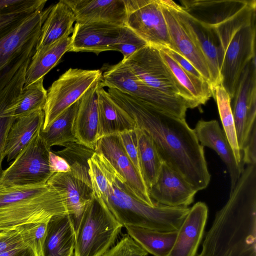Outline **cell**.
I'll list each match as a JSON object with an SVG mask.
<instances>
[{
    "mask_svg": "<svg viewBox=\"0 0 256 256\" xmlns=\"http://www.w3.org/2000/svg\"><path fill=\"white\" fill-rule=\"evenodd\" d=\"M158 48L163 60L175 79L184 99L190 104L192 108L205 104L213 96L210 83L184 70L162 48Z\"/></svg>",
    "mask_w": 256,
    "mask_h": 256,
    "instance_id": "cell-26",
    "label": "cell"
},
{
    "mask_svg": "<svg viewBox=\"0 0 256 256\" xmlns=\"http://www.w3.org/2000/svg\"><path fill=\"white\" fill-rule=\"evenodd\" d=\"M243 164H256V125H255L242 150Z\"/></svg>",
    "mask_w": 256,
    "mask_h": 256,
    "instance_id": "cell-43",
    "label": "cell"
},
{
    "mask_svg": "<svg viewBox=\"0 0 256 256\" xmlns=\"http://www.w3.org/2000/svg\"><path fill=\"white\" fill-rule=\"evenodd\" d=\"M76 21L75 15L70 6L61 0L52 5L51 10L42 25L36 51L40 50L70 36Z\"/></svg>",
    "mask_w": 256,
    "mask_h": 256,
    "instance_id": "cell-27",
    "label": "cell"
},
{
    "mask_svg": "<svg viewBox=\"0 0 256 256\" xmlns=\"http://www.w3.org/2000/svg\"><path fill=\"white\" fill-rule=\"evenodd\" d=\"M160 48H162L175 62H176L184 70L198 78L204 80L200 73L194 66V65L192 64L190 61L186 60L178 52L169 47Z\"/></svg>",
    "mask_w": 256,
    "mask_h": 256,
    "instance_id": "cell-44",
    "label": "cell"
},
{
    "mask_svg": "<svg viewBox=\"0 0 256 256\" xmlns=\"http://www.w3.org/2000/svg\"><path fill=\"white\" fill-rule=\"evenodd\" d=\"M0 256H34L32 250L27 248H14L0 254Z\"/></svg>",
    "mask_w": 256,
    "mask_h": 256,
    "instance_id": "cell-46",
    "label": "cell"
},
{
    "mask_svg": "<svg viewBox=\"0 0 256 256\" xmlns=\"http://www.w3.org/2000/svg\"><path fill=\"white\" fill-rule=\"evenodd\" d=\"M48 222L28 223L14 228L20 236L25 246L33 252L34 256H44Z\"/></svg>",
    "mask_w": 256,
    "mask_h": 256,
    "instance_id": "cell-38",
    "label": "cell"
},
{
    "mask_svg": "<svg viewBox=\"0 0 256 256\" xmlns=\"http://www.w3.org/2000/svg\"><path fill=\"white\" fill-rule=\"evenodd\" d=\"M125 26L148 44L172 48L166 23L158 0H124Z\"/></svg>",
    "mask_w": 256,
    "mask_h": 256,
    "instance_id": "cell-11",
    "label": "cell"
},
{
    "mask_svg": "<svg viewBox=\"0 0 256 256\" xmlns=\"http://www.w3.org/2000/svg\"><path fill=\"white\" fill-rule=\"evenodd\" d=\"M148 44L134 31L124 26L121 28L119 36L113 48L123 55L125 60L135 52L146 46Z\"/></svg>",
    "mask_w": 256,
    "mask_h": 256,
    "instance_id": "cell-39",
    "label": "cell"
},
{
    "mask_svg": "<svg viewBox=\"0 0 256 256\" xmlns=\"http://www.w3.org/2000/svg\"><path fill=\"white\" fill-rule=\"evenodd\" d=\"M38 132L0 175V184L24 186L47 183L54 174L49 165V148Z\"/></svg>",
    "mask_w": 256,
    "mask_h": 256,
    "instance_id": "cell-10",
    "label": "cell"
},
{
    "mask_svg": "<svg viewBox=\"0 0 256 256\" xmlns=\"http://www.w3.org/2000/svg\"><path fill=\"white\" fill-rule=\"evenodd\" d=\"M124 180L112 166L108 177L109 190L102 202L124 226L130 225L161 232L178 230L186 216L188 206H148L126 190Z\"/></svg>",
    "mask_w": 256,
    "mask_h": 256,
    "instance_id": "cell-5",
    "label": "cell"
},
{
    "mask_svg": "<svg viewBox=\"0 0 256 256\" xmlns=\"http://www.w3.org/2000/svg\"><path fill=\"white\" fill-rule=\"evenodd\" d=\"M26 247L14 228L0 231V254L17 248Z\"/></svg>",
    "mask_w": 256,
    "mask_h": 256,
    "instance_id": "cell-42",
    "label": "cell"
},
{
    "mask_svg": "<svg viewBox=\"0 0 256 256\" xmlns=\"http://www.w3.org/2000/svg\"><path fill=\"white\" fill-rule=\"evenodd\" d=\"M135 132L141 175L148 190L156 181L162 161L150 136L138 128Z\"/></svg>",
    "mask_w": 256,
    "mask_h": 256,
    "instance_id": "cell-33",
    "label": "cell"
},
{
    "mask_svg": "<svg viewBox=\"0 0 256 256\" xmlns=\"http://www.w3.org/2000/svg\"><path fill=\"white\" fill-rule=\"evenodd\" d=\"M44 78L23 88L15 106L14 118L16 120L36 110H43L47 98V90L44 86Z\"/></svg>",
    "mask_w": 256,
    "mask_h": 256,
    "instance_id": "cell-37",
    "label": "cell"
},
{
    "mask_svg": "<svg viewBox=\"0 0 256 256\" xmlns=\"http://www.w3.org/2000/svg\"><path fill=\"white\" fill-rule=\"evenodd\" d=\"M79 100L64 112L47 128L40 130V135L49 148L54 146L64 147L70 142H78L74 122Z\"/></svg>",
    "mask_w": 256,
    "mask_h": 256,
    "instance_id": "cell-34",
    "label": "cell"
},
{
    "mask_svg": "<svg viewBox=\"0 0 256 256\" xmlns=\"http://www.w3.org/2000/svg\"><path fill=\"white\" fill-rule=\"evenodd\" d=\"M223 127V130L233 150L237 162L244 168L242 162V155L236 138L234 117L231 108V99L221 84L212 89Z\"/></svg>",
    "mask_w": 256,
    "mask_h": 256,
    "instance_id": "cell-36",
    "label": "cell"
},
{
    "mask_svg": "<svg viewBox=\"0 0 256 256\" xmlns=\"http://www.w3.org/2000/svg\"><path fill=\"white\" fill-rule=\"evenodd\" d=\"M100 70L70 68L56 80L47 90L43 109L45 130L64 112L78 102L98 80H102Z\"/></svg>",
    "mask_w": 256,
    "mask_h": 256,
    "instance_id": "cell-9",
    "label": "cell"
},
{
    "mask_svg": "<svg viewBox=\"0 0 256 256\" xmlns=\"http://www.w3.org/2000/svg\"><path fill=\"white\" fill-rule=\"evenodd\" d=\"M196 256H256V164L244 168Z\"/></svg>",
    "mask_w": 256,
    "mask_h": 256,
    "instance_id": "cell-3",
    "label": "cell"
},
{
    "mask_svg": "<svg viewBox=\"0 0 256 256\" xmlns=\"http://www.w3.org/2000/svg\"><path fill=\"white\" fill-rule=\"evenodd\" d=\"M124 226L96 196L76 226L74 256H101L114 245Z\"/></svg>",
    "mask_w": 256,
    "mask_h": 256,
    "instance_id": "cell-6",
    "label": "cell"
},
{
    "mask_svg": "<svg viewBox=\"0 0 256 256\" xmlns=\"http://www.w3.org/2000/svg\"><path fill=\"white\" fill-rule=\"evenodd\" d=\"M30 58L20 68L10 82L0 90V175L2 172V163L5 158L4 150L9 130L16 120L15 106L22 91L26 73Z\"/></svg>",
    "mask_w": 256,
    "mask_h": 256,
    "instance_id": "cell-24",
    "label": "cell"
},
{
    "mask_svg": "<svg viewBox=\"0 0 256 256\" xmlns=\"http://www.w3.org/2000/svg\"><path fill=\"white\" fill-rule=\"evenodd\" d=\"M122 61L148 86L168 96L184 99L158 48L147 44Z\"/></svg>",
    "mask_w": 256,
    "mask_h": 256,
    "instance_id": "cell-12",
    "label": "cell"
},
{
    "mask_svg": "<svg viewBox=\"0 0 256 256\" xmlns=\"http://www.w3.org/2000/svg\"><path fill=\"white\" fill-rule=\"evenodd\" d=\"M72 10L76 22H106L124 26V0H64Z\"/></svg>",
    "mask_w": 256,
    "mask_h": 256,
    "instance_id": "cell-21",
    "label": "cell"
},
{
    "mask_svg": "<svg viewBox=\"0 0 256 256\" xmlns=\"http://www.w3.org/2000/svg\"><path fill=\"white\" fill-rule=\"evenodd\" d=\"M198 191L181 174L162 162L155 184L148 189L156 203L168 206H188Z\"/></svg>",
    "mask_w": 256,
    "mask_h": 256,
    "instance_id": "cell-16",
    "label": "cell"
},
{
    "mask_svg": "<svg viewBox=\"0 0 256 256\" xmlns=\"http://www.w3.org/2000/svg\"><path fill=\"white\" fill-rule=\"evenodd\" d=\"M170 7L204 56L211 78L212 89L220 84V69L222 53L216 32L210 26L200 22L172 0H161Z\"/></svg>",
    "mask_w": 256,
    "mask_h": 256,
    "instance_id": "cell-15",
    "label": "cell"
},
{
    "mask_svg": "<svg viewBox=\"0 0 256 256\" xmlns=\"http://www.w3.org/2000/svg\"><path fill=\"white\" fill-rule=\"evenodd\" d=\"M48 160L50 170L54 174L70 172V168L66 160L51 150L50 152Z\"/></svg>",
    "mask_w": 256,
    "mask_h": 256,
    "instance_id": "cell-45",
    "label": "cell"
},
{
    "mask_svg": "<svg viewBox=\"0 0 256 256\" xmlns=\"http://www.w3.org/2000/svg\"><path fill=\"white\" fill-rule=\"evenodd\" d=\"M118 135L126 154L142 176L138 162L135 130L125 131L118 134Z\"/></svg>",
    "mask_w": 256,
    "mask_h": 256,
    "instance_id": "cell-41",
    "label": "cell"
},
{
    "mask_svg": "<svg viewBox=\"0 0 256 256\" xmlns=\"http://www.w3.org/2000/svg\"><path fill=\"white\" fill-rule=\"evenodd\" d=\"M66 214L68 212L64 193L47 183L0 184V231Z\"/></svg>",
    "mask_w": 256,
    "mask_h": 256,
    "instance_id": "cell-4",
    "label": "cell"
},
{
    "mask_svg": "<svg viewBox=\"0 0 256 256\" xmlns=\"http://www.w3.org/2000/svg\"><path fill=\"white\" fill-rule=\"evenodd\" d=\"M47 184L64 193L68 214L73 216L76 226L86 204L93 197L92 187L70 172L54 173Z\"/></svg>",
    "mask_w": 256,
    "mask_h": 256,
    "instance_id": "cell-28",
    "label": "cell"
},
{
    "mask_svg": "<svg viewBox=\"0 0 256 256\" xmlns=\"http://www.w3.org/2000/svg\"><path fill=\"white\" fill-rule=\"evenodd\" d=\"M44 119L43 110H38L16 119L8 133L4 156L7 161L13 160L42 128Z\"/></svg>",
    "mask_w": 256,
    "mask_h": 256,
    "instance_id": "cell-29",
    "label": "cell"
},
{
    "mask_svg": "<svg viewBox=\"0 0 256 256\" xmlns=\"http://www.w3.org/2000/svg\"><path fill=\"white\" fill-rule=\"evenodd\" d=\"M200 144L214 150L226 164L230 176V192L244 169L237 162L226 136L218 120H200L194 129Z\"/></svg>",
    "mask_w": 256,
    "mask_h": 256,
    "instance_id": "cell-18",
    "label": "cell"
},
{
    "mask_svg": "<svg viewBox=\"0 0 256 256\" xmlns=\"http://www.w3.org/2000/svg\"><path fill=\"white\" fill-rule=\"evenodd\" d=\"M181 6L212 27L222 53L220 84L232 99L241 74L256 56V0H182Z\"/></svg>",
    "mask_w": 256,
    "mask_h": 256,
    "instance_id": "cell-2",
    "label": "cell"
},
{
    "mask_svg": "<svg viewBox=\"0 0 256 256\" xmlns=\"http://www.w3.org/2000/svg\"><path fill=\"white\" fill-rule=\"evenodd\" d=\"M232 100L231 108L236 138L242 153L254 126L256 125V56L247 64L241 74Z\"/></svg>",
    "mask_w": 256,
    "mask_h": 256,
    "instance_id": "cell-13",
    "label": "cell"
},
{
    "mask_svg": "<svg viewBox=\"0 0 256 256\" xmlns=\"http://www.w3.org/2000/svg\"><path fill=\"white\" fill-rule=\"evenodd\" d=\"M95 152L102 154L124 180L123 185L128 193L144 204H157L150 198L148 189L138 170L126 154L118 135L104 136L98 139Z\"/></svg>",
    "mask_w": 256,
    "mask_h": 256,
    "instance_id": "cell-14",
    "label": "cell"
},
{
    "mask_svg": "<svg viewBox=\"0 0 256 256\" xmlns=\"http://www.w3.org/2000/svg\"><path fill=\"white\" fill-rule=\"evenodd\" d=\"M46 0H0V38L17 28L28 18L44 10Z\"/></svg>",
    "mask_w": 256,
    "mask_h": 256,
    "instance_id": "cell-31",
    "label": "cell"
},
{
    "mask_svg": "<svg viewBox=\"0 0 256 256\" xmlns=\"http://www.w3.org/2000/svg\"><path fill=\"white\" fill-rule=\"evenodd\" d=\"M54 152L68 163L70 168V173L73 176L92 187L88 160L94 154V150L74 142L67 144L63 149Z\"/></svg>",
    "mask_w": 256,
    "mask_h": 256,
    "instance_id": "cell-35",
    "label": "cell"
},
{
    "mask_svg": "<svg viewBox=\"0 0 256 256\" xmlns=\"http://www.w3.org/2000/svg\"><path fill=\"white\" fill-rule=\"evenodd\" d=\"M52 7L36 12L14 30L0 38V90L34 54L42 25Z\"/></svg>",
    "mask_w": 256,
    "mask_h": 256,
    "instance_id": "cell-8",
    "label": "cell"
},
{
    "mask_svg": "<svg viewBox=\"0 0 256 256\" xmlns=\"http://www.w3.org/2000/svg\"><path fill=\"white\" fill-rule=\"evenodd\" d=\"M100 80L96 81L80 99L74 122L78 142L94 150L98 140L97 88Z\"/></svg>",
    "mask_w": 256,
    "mask_h": 256,
    "instance_id": "cell-22",
    "label": "cell"
},
{
    "mask_svg": "<svg viewBox=\"0 0 256 256\" xmlns=\"http://www.w3.org/2000/svg\"><path fill=\"white\" fill-rule=\"evenodd\" d=\"M100 82L97 88L98 140L104 136L135 130L137 126L134 119L112 100Z\"/></svg>",
    "mask_w": 256,
    "mask_h": 256,
    "instance_id": "cell-23",
    "label": "cell"
},
{
    "mask_svg": "<svg viewBox=\"0 0 256 256\" xmlns=\"http://www.w3.org/2000/svg\"><path fill=\"white\" fill-rule=\"evenodd\" d=\"M166 23L172 48L190 62L211 86V78L208 64L201 51L174 10L158 0Z\"/></svg>",
    "mask_w": 256,
    "mask_h": 256,
    "instance_id": "cell-19",
    "label": "cell"
},
{
    "mask_svg": "<svg viewBox=\"0 0 256 256\" xmlns=\"http://www.w3.org/2000/svg\"><path fill=\"white\" fill-rule=\"evenodd\" d=\"M70 42V36L66 37L40 50L35 51L26 70L24 87L44 78L68 52Z\"/></svg>",
    "mask_w": 256,
    "mask_h": 256,
    "instance_id": "cell-30",
    "label": "cell"
},
{
    "mask_svg": "<svg viewBox=\"0 0 256 256\" xmlns=\"http://www.w3.org/2000/svg\"><path fill=\"white\" fill-rule=\"evenodd\" d=\"M112 100L134 120L137 128L152 139L162 162L181 174L198 192L210 180L204 147L186 119L180 118L141 102L112 88Z\"/></svg>",
    "mask_w": 256,
    "mask_h": 256,
    "instance_id": "cell-1",
    "label": "cell"
},
{
    "mask_svg": "<svg viewBox=\"0 0 256 256\" xmlns=\"http://www.w3.org/2000/svg\"><path fill=\"white\" fill-rule=\"evenodd\" d=\"M128 234L148 254L154 256H168L177 236L178 230L161 232L125 225Z\"/></svg>",
    "mask_w": 256,
    "mask_h": 256,
    "instance_id": "cell-32",
    "label": "cell"
},
{
    "mask_svg": "<svg viewBox=\"0 0 256 256\" xmlns=\"http://www.w3.org/2000/svg\"><path fill=\"white\" fill-rule=\"evenodd\" d=\"M103 22H76L74 26L68 52H100L113 50L121 28Z\"/></svg>",
    "mask_w": 256,
    "mask_h": 256,
    "instance_id": "cell-17",
    "label": "cell"
},
{
    "mask_svg": "<svg viewBox=\"0 0 256 256\" xmlns=\"http://www.w3.org/2000/svg\"><path fill=\"white\" fill-rule=\"evenodd\" d=\"M148 253L128 234L122 238L101 256H148Z\"/></svg>",
    "mask_w": 256,
    "mask_h": 256,
    "instance_id": "cell-40",
    "label": "cell"
},
{
    "mask_svg": "<svg viewBox=\"0 0 256 256\" xmlns=\"http://www.w3.org/2000/svg\"><path fill=\"white\" fill-rule=\"evenodd\" d=\"M208 212L207 205L202 202L190 208L168 256H196L204 236Z\"/></svg>",
    "mask_w": 256,
    "mask_h": 256,
    "instance_id": "cell-20",
    "label": "cell"
},
{
    "mask_svg": "<svg viewBox=\"0 0 256 256\" xmlns=\"http://www.w3.org/2000/svg\"><path fill=\"white\" fill-rule=\"evenodd\" d=\"M102 87L118 90L144 104L180 118L185 119L188 108H192L184 98L168 96L140 80L122 60L106 66L100 80Z\"/></svg>",
    "mask_w": 256,
    "mask_h": 256,
    "instance_id": "cell-7",
    "label": "cell"
},
{
    "mask_svg": "<svg viewBox=\"0 0 256 256\" xmlns=\"http://www.w3.org/2000/svg\"><path fill=\"white\" fill-rule=\"evenodd\" d=\"M76 226L69 214L54 216L48 222L44 256H74Z\"/></svg>",
    "mask_w": 256,
    "mask_h": 256,
    "instance_id": "cell-25",
    "label": "cell"
}]
</instances>
